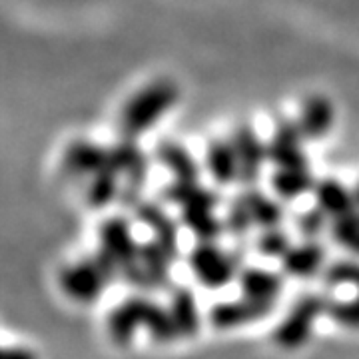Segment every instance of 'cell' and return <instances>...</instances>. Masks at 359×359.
I'll return each instance as SVG.
<instances>
[{
    "label": "cell",
    "mask_w": 359,
    "mask_h": 359,
    "mask_svg": "<svg viewBox=\"0 0 359 359\" xmlns=\"http://www.w3.org/2000/svg\"><path fill=\"white\" fill-rule=\"evenodd\" d=\"M142 325H146L158 341H172L174 337H178V330L170 311L148 299L124 302L120 308L112 311L108 321V330L118 344H128Z\"/></svg>",
    "instance_id": "cell-1"
},
{
    "label": "cell",
    "mask_w": 359,
    "mask_h": 359,
    "mask_svg": "<svg viewBox=\"0 0 359 359\" xmlns=\"http://www.w3.org/2000/svg\"><path fill=\"white\" fill-rule=\"evenodd\" d=\"M120 271L114 268L112 262H108L102 254L92 259H84L76 266L65 269L60 283L68 297L80 304H90L98 299L106 290V285L114 280Z\"/></svg>",
    "instance_id": "cell-2"
},
{
    "label": "cell",
    "mask_w": 359,
    "mask_h": 359,
    "mask_svg": "<svg viewBox=\"0 0 359 359\" xmlns=\"http://www.w3.org/2000/svg\"><path fill=\"white\" fill-rule=\"evenodd\" d=\"M244 264V252H222L214 244H200L190 254V266L200 282L208 287H222Z\"/></svg>",
    "instance_id": "cell-3"
},
{
    "label": "cell",
    "mask_w": 359,
    "mask_h": 359,
    "mask_svg": "<svg viewBox=\"0 0 359 359\" xmlns=\"http://www.w3.org/2000/svg\"><path fill=\"white\" fill-rule=\"evenodd\" d=\"M332 299L323 297L320 294H308L299 297L295 302L292 311L287 313V318L276 330V339L283 347H297L302 346L309 337V332L313 330V323L318 320V316L330 309Z\"/></svg>",
    "instance_id": "cell-4"
},
{
    "label": "cell",
    "mask_w": 359,
    "mask_h": 359,
    "mask_svg": "<svg viewBox=\"0 0 359 359\" xmlns=\"http://www.w3.org/2000/svg\"><path fill=\"white\" fill-rule=\"evenodd\" d=\"M100 254L122 273L132 266L138 256L140 248L134 242L130 224L124 218H110L100 230Z\"/></svg>",
    "instance_id": "cell-5"
},
{
    "label": "cell",
    "mask_w": 359,
    "mask_h": 359,
    "mask_svg": "<svg viewBox=\"0 0 359 359\" xmlns=\"http://www.w3.org/2000/svg\"><path fill=\"white\" fill-rule=\"evenodd\" d=\"M276 306L268 304H259L254 299L242 297L238 302H222L216 308L212 309V323L218 327H238L242 323L256 321L264 316H268Z\"/></svg>",
    "instance_id": "cell-6"
},
{
    "label": "cell",
    "mask_w": 359,
    "mask_h": 359,
    "mask_svg": "<svg viewBox=\"0 0 359 359\" xmlns=\"http://www.w3.org/2000/svg\"><path fill=\"white\" fill-rule=\"evenodd\" d=\"M285 273L294 278H311L323 268L325 248L318 240H306V244L292 245V250L282 257Z\"/></svg>",
    "instance_id": "cell-7"
},
{
    "label": "cell",
    "mask_w": 359,
    "mask_h": 359,
    "mask_svg": "<svg viewBox=\"0 0 359 359\" xmlns=\"http://www.w3.org/2000/svg\"><path fill=\"white\" fill-rule=\"evenodd\" d=\"M240 282H242L244 297L259 302V304H268V306H276V302L282 295L283 290L282 278L278 273H271L268 269H244Z\"/></svg>",
    "instance_id": "cell-8"
},
{
    "label": "cell",
    "mask_w": 359,
    "mask_h": 359,
    "mask_svg": "<svg viewBox=\"0 0 359 359\" xmlns=\"http://www.w3.org/2000/svg\"><path fill=\"white\" fill-rule=\"evenodd\" d=\"M170 316L178 327V334L182 337H192L198 327H200V313L196 306V297L190 290L180 287L172 294V304H170Z\"/></svg>",
    "instance_id": "cell-9"
},
{
    "label": "cell",
    "mask_w": 359,
    "mask_h": 359,
    "mask_svg": "<svg viewBox=\"0 0 359 359\" xmlns=\"http://www.w3.org/2000/svg\"><path fill=\"white\" fill-rule=\"evenodd\" d=\"M316 196H318V208L327 216V218H341L349 212L358 210L355 208V200L353 194L346 192L339 184L335 182H323L316 188Z\"/></svg>",
    "instance_id": "cell-10"
},
{
    "label": "cell",
    "mask_w": 359,
    "mask_h": 359,
    "mask_svg": "<svg viewBox=\"0 0 359 359\" xmlns=\"http://www.w3.org/2000/svg\"><path fill=\"white\" fill-rule=\"evenodd\" d=\"M248 208L254 226H262L264 230H271V228H280L283 219V208L278 205L276 202L268 200L266 196H259L256 192H248L245 196L240 198Z\"/></svg>",
    "instance_id": "cell-11"
},
{
    "label": "cell",
    "mask_w": 359,
    "mask_h": 359,
    "mask_svg": "<svg viewBox=\"0 0 359 359\" xmlns=\"http://www.w3.org/2000/svg\"><path fill=\"white\" fill-rule=\"evenodd\" d=\"M273 188H276V194L282 196L283 200H295L311 188V178L308 176V172L299 170L294 164L273 178Z\"/></svg>",
    "instance_id": "cell-12"
},
{
    "label": "cell",
    "mask_w": 359,
    "mask_h": 359,
    "mask_svg": "<svg viewBox=\"0 0 359 359\" xmlns=\"http://www.w3.org/2000/svg\"><path fill=\"white\" fill-rule=\"evenodd\" d=\"M332 236L337 244L353 256H359V210H353L341 218L334 219Z\"/></svg>",
    "instance_id": "cell-13"
},
{
    "label": "cell",
    "mask_w": 359,
    "mask_h": 359,
    "mask_svg": "<svg viewBox=\"0 0 359 359\" xmlns=\"http://www.w3.org/2000/svg\"><path fill=\"white\" fill-rule=\"evenodd\" d=\"M292 250L290 236L280 228H271L264 231V236L257 240V252L266 257H283Z\"/></svg>",
    "instance_id": "cell-14"
},
{
    "label": "cell",
    "mask_w": 359,
    "mask_h": 359,
    "mask_svg": "<svg viewBox=\"0 0 359 359\" xmlns=\"http://www.w3.org/2000/svg\"><path fill=\"white\" fill-rule=\"evenodd\" d=\"M325 283L337 287V285H358L359 287V264L351 259L337 262L330 269H325Z\"/></svg>",
    "instance_id": "cell-15"
},
{
    "label": "cell",
    "mask_w": 359,
    "mask_h": 359,
    "mask_svg": "<svg viewBox=\"0 0 359 359\" xmlns=\"http://www.w3.org/2000/svg\"><path fill=\"white\" fill-rule=\"evenodd\" d=\"M116 196V180L114 176L110 174V172H104L100 170L98 174H96V178L92 182V186H90V192H88V200L92 205H104L108 204L110 200H114Z\"/></svg>",
    "instance_id": "cell-16"
},
{
    "label": "cell",
    "mask_w": 359,
    "mask_h": 359,
    "mask_svg": "<svg viewBox=\"0 0 359 359\" xmlns=\"http://www.w3.org/2000/svg\"><path fill=\"white\" fill-rule=\"evenodd\" d=\"M210 170H212L214 178L222 182V184L231 182L236 178V174L240 172V168L236 166V162H233V154L226 152V150H214L210 154Z\"/></svg>",
    "instance_id": "cell-17"
},
{
    "label": "cell",
    "mask_w": 359,
    "mask_h": 359,
    "mask_svg": "<svg viewBox=\"0 0 359 359\" xmlns=\"http://www.w3.org/2000/svg\"><path fill=\"white\" fill-rule=\"evenodd\" d=\"M327 313H330L337 323H341V325H347V327H359V294L355 295L353 299H349V302H332Z\"/></svg>",
    "instance_id": "cell-18"
},
{
    "label": "cell",
    "mask_w": 359,
    "mask_h": 359,
    "mask_svg": "<svg viewBox=\"0 0 359 359\" xmlns=\"http://www.w3.org/2000/svg\"><path fill=\"white\" fill-rule=\"evenodd\" d=\"M325 226H327V216L321 212L320 208L309 210L306 214H302L299 219H297V230L308 240H318L321 236V231L325 230Z\"/></svg>",
    "instance_id": "cell-19"
},
{
    "label": "cell",
    "mask_w": 359,
    "mask_h": 359,
    "mask_svg": "<svg viewBox=\"0 0 359 359\" xmlns=\"http://www.w3.org/2000/svg\"><path fill=\"white\" fill-rule=\"evenodd\" d=\"M2 359H36L32 351L22 349V347H11V349H2Z\"/></svg>",
    "instance_id": "cell-20"
},
{
    "label": "cell",
    "mask_w": 359,
    "mask_h": 359,
    "mask_svg": "<svg viewBox=\"0 0 359 359\" xmlns=\"http://www.w3.org/2000/svg\"><path fill=\"white\" fill-rule=\"evenodd\" d=\"M353 200H355V208L359 210V188H358V192L353 194Z\"/></svg>",
    "instance_id": "cell-21"
},
{
    "label": "cell",
    "mask_w": 359,
    "mask_h": 359,
    "mask_svg": "<svg viewBox=\"0 0 359 359\" xmlns=\"http://www.w3.org/2000/svg\"><path fill=\"white\" fill-rule=\"evenodd\" d=\"M0 359H2V349H0Z\"/></svg>",
    "instance_id": "cell-22"
}]
</instances>
